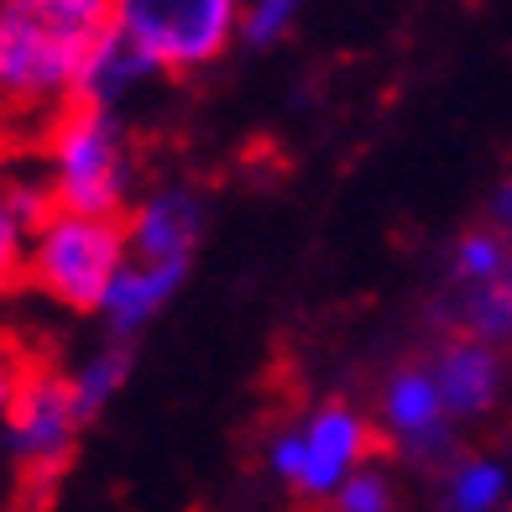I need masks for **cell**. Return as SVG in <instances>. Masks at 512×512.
Masks as SVG:
<instances>
[{
    "mask_svg": "<svg viewBox=\"0 0 512 512\" xmlns=\"http://www.w3.org/2000/svg\"><path fill=\"white\" fill-rule=\"evenodd\" d=\"M58 215H63V204H58L53 178H48V183H37V178H11L6 194H0V225H11L16 236H27V241H42V236H48V225H53Z\"/></svg>",
    "mask_w": 512,
    "mask_h": 512,
    "instance_id": "7c38bea8",
    "label": "cell"
},
{
    "mask_svg": "<svg viewBox=\"0 0 512 512\" xmlns=\"http://www.w3.org/2000/svg\"><path fill=\"white\" fill-rule=\"evenodd\" d=\"M492 220H497V225L507 230V236H512V178H507L502 189L492 194Z\"/></svg>",
    "mask_w": 512,
    "mask_h": 512,
    "instance_id": "d6986e66",
    "label": "cell"
},
{
    "mask_svg": "<svg viewBox=\"0 0 512 512\" xmlns=\"http://www.w3.org/2000/svg\"><path fill=\"white\" fill-rule=\"evenodd\" d=\"M434 371V387H439V398H445V413H450V424H460V418H481V413H492L497 398H502V382H507V366L502 356L492 351V345H481V340H445V351H439L429 361Z\"/></svg>",
    "mask_w": 512,
    "mask_h": 512,
    "instance_id": "9c48e42d",
    "label": "cell"
},
{
    "mask_svg": "<svg viewBox=\"0 0 512 512\" xmlns=\"http://www.w3.org/2000/svg\"><path fill=\"white\" fill-rule=\"evenodd\" d=\"M450 267H455V277L465 288L512 277V236H507V230H465V236L455 241Z\"/></svg>",
    "mask_w": 512,
    "mask_h": 512,
    "instance_id": "4fadbf2b",
    "label": "cell"
},
{
    "mask_svg": "<svg viewBox=\"0 0 512 512\" xmlns=\"http://www.w3.org/2000/svg\"><path fill=\"white\" fill-rule=\"evenodd\" d=\"M183 277H189V262H168V267H136L131 262L121 277H115L105 309H100L115 345H131L136 335H142V324L168 309V298L183 288Z\"/></svg>",
    "mask_w": 512,
    "mask_h": 512,
    "instance_id": "30bf717a",
    "label": "cell"
},
{
    "mask_svg": "<svg viewBox=\"0 0 512 512\" xmlns=\"http://www.w3.org/2000/svg\"><path fill=\"white\" fill-rule=\"evenodd\" d=\"M382 424H387V445L418 460V465H434L450 445V413L445 398L434 387V371L429 366H398L382 387Z\"/></svg>",
    "mask_w": 512,
    "mask_h": 512,
    "instance_id": "8992f818",
    "label": "cell"
},
{
    "mask_svg": "<svg viewBox=\"0 0 512 512\" xmlns=\"http://www.w3.org/2000/svg\"><path fill=\"white\" fill-rule=\"evenodd\" d=\"M293 16H298L293 0H262V6L241 11V42H246V48H272V42L288 37Z\"/></svg>",
    "mask_w": 512,
    "mask_h": 512,
    "instance_id": "2e32d148",
    "label": "cell"
},
{
    "mask_svg": "<svg viewBox=\"0 0 512 512\" xmlns=\"http://www.w3.org/2000/svg\"><path fill=\"white\" fill-rule=\"evenodd\" d=\"M121 21V6L100 0H42L0 11V89L11 110H68L84 58Z\"/></svg>",
    "mask_w": 512,
    "mask_h": 512,
    "instance_id": "6da1fadb",
    "label": "cell"
},
{
    "mask_svg": "<svg viewBox=\"0 0 512 512\" xmlns=\"http://www.w3.org/2000/svg\"><path fill=\"white\" fill-rule=\"evenodd\" d=\"M48 162L63 215L126 220V131L115 110L68 105L48 121Z\"/></svg>",
    "mask_w": 512,
    "mask_h": 512,
    "instance_id": "7a4b0ae2",
    "label": "cell"
},
{
    "mask_svg": "<svg viewBox=\"0 0 512 512\" xmlns=\"http://www.w3.org/2000/svg\"><path fill=\"white\" fill-rule=\"evenodd\" d=\"M335 512H398V497H392V481L382 471H356L340 486Z\"/></svg>",
    "mask_w": 512,
    "mask_h": 512,
    "instance_id": "e0dca14e",
    "label": "cell"
},
{
    "mask_svg": "<svg viewBox=\"0 0 512 512\" xmlns=\"http://www.w3.org/2000/svg\"><path fill=\"white\" fill-rule=\"evenodd\" d=\"M304 445H309V476H304V492L309 502H324V497H340V486L351 481L356 471H366V455L371 450H387V439L371 434V424L351 408V403H324L309 429H304Z\"/></svg>",
    "mask_w": 512,
    "mask_h": 512,
    "instance_id": "52a82bcc",
    "label": "cell"
},
{
    "mask_svg": "<svg viewBox=\"0 0 512 512\" xmlns=\"http://www.w3.org/2000/svg\"><path fill=\"white\" fill-rule=\"evenodd\" d=\"M131 267V230L126 220H84V215H58L48 236L32 241L27 277L21 288H37L42 298L95 314L105 309L110 283Z\"/></svg>",
    "mask_w": 512,
    "mask_h": 512,
    "instance_id": "3957f363",
    "label": "cell"
},
{
    "mask_svg": "<svg viewBox=\"0 0 512 512\" xmlns=\"http://www.w3.org/2000/svg\"><path fill=\"white\" fill-rule=\"evenodd\" d=\"M507 502V465L492 455L460 460L450 476V512H497Z\"/></svg>",
    "mask_w": 512,
    "mask_h": 512,
    "instance_id": "9a60e30c",
    "label": "cell"
},
{
    "mask_svg": "<svg viewBox=\"0 0 512 512\" xmlns=\"http://www.w3.org/2000/svg\"><path fill=\"white\" fill-rule=\"evenodd\" d=\"M272 471L283 486H293V492H304V476H309V445L304 434H283L272 445Z\"/></svg>",
    "mask_w": 512,
    "mask_h": 512,
    "instance_id": "ac0fdd59",
    "label": "cell"
},
{
    "mask_svg": "<svg viewBox=\"0 0 512 512\" xmlns=\"http://www.w3.org/2000/svg\"><path fill=\"white\" fill-rule=\"evenodd\" d=\"M126 377H131V345H105V351L95 356V361H84L74 377H68V387H74V403H79V418L89 424L115 392L126 387Z\"/></svg>",
    "mask_w": 512,
    "mask_h": 512,
    "instance_id": "5bb4252c",
    "label": "cell"
},
{
    "mask_svg": "<svg viewBox=\"0 0 512 512\" xmlns=\"http://www.w3.org/2000/svg\"><path fill=\"white\" fill-rule=\"evenodd\" d=\"M84 429L74 387L58 371H21L6 387V450L27 486H53Z\"/></svg>",
    "mask_w": 512,
    "mask_h": 512,
    "instance_id": "277c9868",
    "label": "cell"
},
{
    "mask_svg": "<svg viewBox=\"0 0 512 512\" xmlns=\"http://www.w3.org/2000/svg\"><path fill=\"white\" fill-rule=\"evenodd\" d=\"M126 230H131V262L136 267L194 262L204 209L189 189H157L126 215Z\"/></svg>",
    "mask_w": 512,
    "mask_h": 512,
    "instance_id": "ba28073f",
    "label": "cell"
},
{
    "mask_svg": "<svg viewBox=\"0 0 512 512\" xmlns=\"http://www.w3.org/2000/svg\"><path fill=\"white\" fill-rule=\"evenodd\" d=\"M455 324L465 340H481V345H512V277H497V283H481V288H465L460 293V309Z\"/></svg>",
    "mask_w": 512,
    "mask_h": 512,
    "instance_id": "8fae6325",
    "label": "cell"
},
{
    "mask_svg": "<svg viewBox=\"0 0 512 512\" xmlns=\"http://www.w3.org/2000/svg\"><path fill=\"white\" fill-rule=\"evenodd\" d=\"M126 37L136 42L157 74H189V68H204L225 58L230 37H241V6L230 0H131L121 6Z\"/></svg>",
    "mask_w": 512,
    "mask_h": 512,
    "instance_id": "5b68a950",
    "label": "cell"
}]
</instances>
